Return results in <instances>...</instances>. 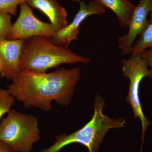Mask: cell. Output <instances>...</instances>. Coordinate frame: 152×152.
<instances>
[{
  "label": "cell",
  "mask_w": 152,
  "mask_h": 152,
  "mask_svg": "<svg viewBox=\"0 0 152 152\" xmlns=\"http://www.w3.org/2000/svg\"><path fill=\"white\" fill-rule=\"evenodd\" d=\"M80 78L79 67L58 68L43 73L20 71L11 80L7 89L25 107L48 112L53 101L63 107L69 105Z\"/></svg>",
  "instance_id": "1"
},
{
  "label": "cell",
  "mask_w": 152,
  "mask_h": 152,
  "mask_svg": "<svg viewBox=\"0 0 152 152\" xmlns=\"http://www.w3.org/2000/svg\"><path fill=\"white\" fill-rule=\"evenodd\" d=\"M91 61L88 58L79 56L68 48L56 45L50 38L37 36L25 40L20 67L21 71L43 73L64 64H88Z\"/></svg>",
  "instance_id": "2"
},
{
  "label": "cell",
  "mask_w": 152,
  "mask_h": 152,
  "mask_svg": "<svg viewBox=\"0 0 152 152\" xmlns=\"http://www.w3.org/2000/svg\"><path fill=\"white\" fill-rule=\"evenodd\" d=\"M104 100L99 94L95 96L92 118L80 129L72 134L56 136V141L51 146L40 152H60L65 147L78 143L86 147L88 152H97L104 137L111 129L124 128L126 121L122 118H112L104 115Z\"/></svg>",
  "instance_id": "3"
},
{
  "label": "cell",
  "mask_w": 152,
  "mask_h": 152,
  "mask_svg": "<svg viewBox=\"0 0 152 152\" xmlns=\"http://www.w3.org/2000/svg\"><path fill=\"white\" fill-rule=\"evenodd\" d=\"M41 139L37 118L11 110L0 122V141L12 152H31Z\"/></svg>",
  "instance_id": "4"
},
{
  "label": "cell",
  "mask_w": 152,
  "mask_h": 152,
  "mask_svg": "<svg viewBox=\"0 0 152 152\" xmlns=\"http://www.w3.org/2000/svg\"><path fill=\"white\" fill-rule=\"evenodd\" d=\"M121 65L124 75L129 80L127 102L132 109L134 118L139 119L141 123L142 143L140 152H143L146 131L152 123L147 119L143 112L140 99V89L142 80L149 76V69L146 61L140 55L131 54L128 59H123Z\"/></svg>",
  "instance_id": "5"
},
{
  "label": "cell",
  "mask_w": 152,
  "mask_h": 152,
  "mask_svg": "<svg viewBox=\"0 0 152 152\" xmlns=\"http://www.w3.org/2000/svg\"><path fill=\"white\" fill-rule=\"evenodd\" d=\"M56 32L51 24L36 18L32 9L26 2L20 5L18 17L12 24L8 39L25 40L37 36L51 38Z\"/></svg>",
  "instance_id": "6"
},
{
  "label": "cell",
  "mask_w": 152,
  "mask_h": 152,
  "mask_svg": "<svg viewBox=\"0 0 152 152\" xmlns=\"http://www.w3.org/2000/svg\"><path fill=\"white\" fill-rule=\"evenodd\" d=\"M106 10L94 1L86 4L80 2V9L73 20L65 28L56 32L50 38L52 43L56 45L68 48L72 41L78 40L80 26L83 22L90 15L104 13Z\"/></svg>",
  "instance_id": "7"
},
{
  "label": "cell",
  "mask_w": 152,
  "mask_h": 152,
  "mask_svg": "<svg viewBox=\"0 0 152 152\" xmlns=\"http://www.w3.org/2000/svg\"><path fill=\"white\" fill-rule=\"evenodd\" d=\"M152 8V0H140L138 4L134 7L129 22L127 34L118 41V48L121 50L122 55L131 54L134 42L148 23L147 17Z\"/></svg>",
  "instance_id": "8"
},
{
  "label": "cell",
  "mask_w": 152,
  "mask_h": 152,
  "mask_svg": "<svg viewBox=\"0 0 152 152\" xmlns=\"http://www.w3.org/2000/svg\"><path fill=\"white\" fill-rule=\"evenodd\" d=\"M25 40H0V75L12 80L20 71V57Z\"/></svg>",
  "instance_id": "9"
},
{
  "label": "cell",
  "mask_w": 152,
  "mask_h": 152,
  "mask_svg": "<svg viewBox=\"0 0 152 152\" xmlns=\"http://www.w3.org/2000/svg\"><path fill=\"white\" fill-rule=\"evenodd\" d=\"M26 2L45 14L56 32L67 26L66 11L56 0H27Z\"/></svg>",
  "instance_id": "10"
},
{
  "label": "cell",
  "mask_w": 152,
  "mask_h": 152,
  "mask_svg": "<svg viewBox=\"0 0 152 152\" xmlns=\"http://www.w3.org/2000/svg\"><path fill=\"white\" fill-rule=\"evenodd\" d=\"M101 7L108 8L116 15L120 26L127 28L135 6L129 0H92Z\"/></svg>",
  "instance_id": "11"
},
{
  "label": "cell",
  "mask_w": 152,
  "mask_h": 152,
  "mask_svg": "<svg viewBox=\"0 0 152 152\" xmlns=\"http://www.w3.org/2000/svg\"><path fill=\"white\" fill-rule=\"evenodd\" d=\"M150 14L151 19L135 44H133L131 48V54L140 55L145 50L152 49V8Z\"/></svg>",
  "instance_id": "12"
},
{
  "label": "cell",
  "mask_w": 152,
  "mask_h": 152,
  "mask_svg": "<svg viewBox=\"0 0 152 152\" xmlns=\"http://www.w3.org/2000/svg\"><path fill=\"white\" fill-rule=\"evenodd\" d=\"M15 99L7 89L0 88V121L3 116L11 110Z\"/></svg>",
  "instance_id": "13"
},
{
  "label": "cell",
  "mask_w": 152,
  "mask_h": 152,
  "mask_svg": "<svg viewBox=\"0 0 152 152\" xmlns=\"http://www.w3.org/2000/svg\"><path fill=\"white\" fill-rule=\"evenodd\" d=\"M12 26L11 15L0 11V40L8 39Z\"/></svg>",
  "instance_id": "14"
},
{
  "label": "cell",
  "mask_w": 152,
  "mask_h": 152,
  "mask_svg": "<svg viewBox=\"0 0 152 152\" xmlns=\"http://www.w3.org/2000/svg\"><path fill=\"white\" fill-rule=\"evenodd\" d=\"M27 0H0V11L11 15L16 14L18 6Z\"/></svg>",
  "instance_id": "15"
},
{
  "label": "cell",
  "mask_w": 152,
  "mask_h": 152,
  "mask_svg": "<svg viewBox=\"0 0 152 152\" xmlns=\"http://www.w3.org/2000/svg\"><path fill=\"white\" fill-rule=\"evenodd\" d=\"M140 55L142 58L146 61L148 67L150 68L149 77L152 79V49L145 50Z\"/></svg>",
  "instance_id": "16"
},
{
  "label": "cell",
  "mask_w": 152,
  "mask_h": 152,
  "mask_svg": "<svg viewBox=\"0 0 152 152\" xmlns=\"http://www.w3.org/2000/svg\"><path fill=\"white\" fill-rule=\"evenodd\" d=\"M0 152H12L8 146L0 141Z\"/></svg>",
  "instance_id": "17"
},
{
  "label": "cell",
  "mask_w": 152,
  "mask_h": 152,
  "mask_svg": "<svg viewBox=\"0 0 152 152\" xmlns=\"http://www.w3.org/2000/svg\"><path fill=\"white\" fill-rule=\"evenodd\" d=\"M70 1L73 2H80V0H70Z\"/></svg>",
  "instance_id": "18"
},
{
  "label": "cell",
  "mask_w": 152,
  "mask_h": 152,
  "mask_svg": "<svg viewBox=\"0 0 152 152\" xmlns=\"http://www.w3.org/2000/svg\"><path fill=\"white\" fill-rule=\"evenodd\" d=\"M0 68H1V64H0Z\"/></svg>",
  "instance_id": "19"
}]
</instances>
